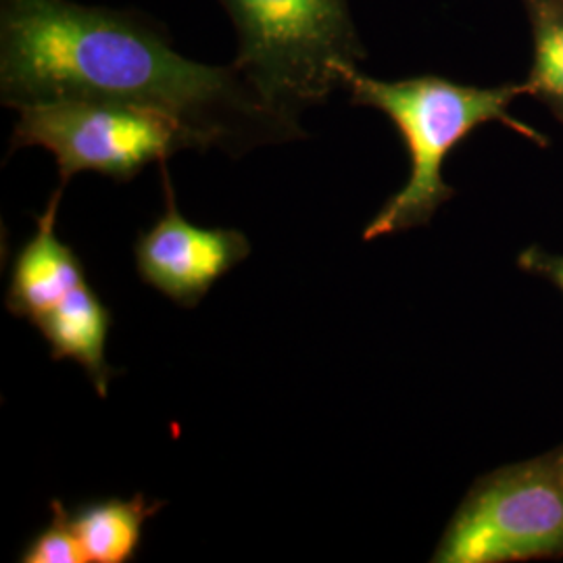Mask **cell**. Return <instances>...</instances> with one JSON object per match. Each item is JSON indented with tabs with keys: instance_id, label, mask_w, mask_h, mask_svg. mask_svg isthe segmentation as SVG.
Instances as JSON below:
<instances>
[{
	"instance_id": "8fae6325",
	"label": "cell",
	"mask_w": 563,
	"mask_h": 563,
	"mask_svg": "<svg viewBox=\"0 0 563 563\" xmlns=\"http://www.w3.org/2000/svg\"><path fill=\"white\" fill-rule=\"evenodd\" d=\"M51 523L23 549V563H88L71 514L60 501L51 504Z\"/></svg>"
},
{
	"instance_id": "8992f818",
	"label": "cell",
	"mask_w": 563,
	"mask_h": 563,
	"mask_svg": "<svg viewBox=\"0 0 563 563\" xmlns=\"http://www.w3.org/2000/svg\"><path fill=\"white\" fill-rule=\"evenodd\" d=\"M165 213L134 244L141 280L180 307H197L213 284L251 255L249 239L232 228H201L178 209L162 163Z\"/></svg>"
},
{
	"instance_id": "ba28073f",
	"label": "cell",
	"mask_w": 563,
	"mask_h": 563,
	"mask_svg": "<svg viewBox=\"0 0 563 563\" xmlns=\"http://www.w3.org/2000/svg\"><path fill=\"white\" fill-rule=\"evenodd\" d=\"M34 325L51 344L55 362L80 363L99 397L104 399L109 395V383L118 374L104 357L113 316L88 282L44 313Z\"/></svg>"
},
{
	"instance_id": "7a4b0ae2",
	"label": "cell",
	"mask_w": 563,
	"mask_h": 563,
	"mask_svg": "<svg viewBox=\"0 0 563 563\" xmlns=\"http://www.w3.org/2000/svg\"><path fill=\"white\" fill-rule=\"evenodd\" d=\"M342 86L353 104L374 107L399 128L409 153V178L363 230V241H376L430 223L439 207L455 190L444 181L446 157L484 123H504L523 139L547 146V139L509 115V104L526 92L523 84L495 88L465 86L439 76L407 80H376L357 67L341 74Z\"/></svg>"
},
{
	"instance_id": "3957f363",
	"label": "cell",
	"mask_w": 563,
	"mask_h": 563,
	"mask_svg": "<svg viewBox=\"0 0 563 563\" xmlns=\"http://www.w3.org/2000/svg\"><path fill=\"white\" fill-rule=\"evenodd\" d=\"M239 34L234 67L282 120L342 86L365 59L349 0H220Z\"/></svg>"
},
{
	"instance_id": "5b68a950",
	"label": "cell",
	"mask_w": 563,
	"mask_h": 563,
	"mask_svg": "<svg viewBox=\"0 0 563 563\" xmlns=\"http://www.w3.org/2000/svg\"><path fill=\"white\" fill-rule=\"evenodd\" d=\"M563 558V444L484 474L444 528L434 563Z\"/></svg>"
},
{
	"instance_id": "9c48e42d",
	"label": "cell",
	"mask_w": 563,
	"mask_h": 563,
	"mask_svg": "<svg viewBox=\"0 0 563 563\" xmlns=\"http://www.w3.org/2000/svg\"><path fill=\"white\" fill-rule=\"evenodd\" d=\"M162 507L139 493L132 499L86 504L71 514L88 563L132 562L141 549L144 526Z\"/></svg>"
},
{
	"instance_id": "52a82bcc",
	"label": "cell",
	"mask_w": 563,
	"mask_h": 563,
	"mask_svg": "<svg viewBox=\"0 0 563 563\" xmlns=\"http://www.w3.org/2000/svg\"><path fill=\"white\" fill-rule=\"evenodd\" d=\"M60 195L63 186L55 190L46 211L36 220V234L21 246L4 299L11 316L32 325L88 282L78 253L59 241L55 232Z\"/></svg>"
},
{
	"instance_id": "30bf717a",
	"label": "cell",
	"mask_w": 563,
	"mask_h": 563,
	"mask_svg": "<svg viewBox=\"0 0 563 563\" xmlns=\"http://www.w3.org/2000/svg\"><path fill=\"white\" fill-rule=\"evenodd\" d=\"M532 25L534 63L526 92L563 123V0H522Z\"/></svg>"
},
{
	"instance_id": "7c38bea8",
	"label": "cell",
	"mask_w": 563,
	"mask_h": 563,
	"mask_svg": "<svg viewBox=\"0 0 563 563\" xmlns=\"http://www.w3.org/2000/svg\"><path fill=\"white\" fill-rule=\"evenodd\" d=\"M518 263L523 272L543 276L547 280L553 282L563 292V257L560 255H551V253H544L543 249L530 246L520 255Z\"/></svg>"
},
{
	"instance_id": "277c9868",
	"label": "cell",
	"mask_w": 563,
	"mask_h": 563,
	"mask_svg": "<svg viewBox=\"0 0 563 563\" xmlns=\"http://www.w3.org/2000/svg\"><path fill=\"white\" fill-rule=\"evenodd\" d=\"M11 151L42 146L53 153L60 184L81 172L115 181L134 180L151 163L197 148L201 139L184 121L151 107L123 102L63 99L20 107Z\"/></svg>"
},
{
	"instance_id": "6da1fadb",
	"label": "cell",
	"mask_w": 563,
	"mask_h": 563,
	"mask_svg": "<svg viewBox=\"0 0 563 563\" xmlns=\"http://www.w3.org/2000/svg\"><path fill=\"white\" fill-rule=\"evenodd\" d=\"M0 99H90L159 109L205 148H246L302 136L230 67L181 57L157 21L69 0H0Z\"/></svg>"
}]
</instances>
